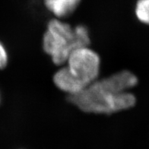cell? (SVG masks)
Here are the masks:
<instances>
[{
	"mask_svg": "<svg viewBox=\"0 0 149 149\" xmlns=\"http://www.w3.org/2000/svg\"><path fill=\"white\" fill-rule=\"evenodd\" d=\"M71 103L89 113L110 114L130 109L136 99L130 91L116 92L102 81L96 80L79 94L69 96Z\"/></svg>",
	"mask_w": 149,
	"mask_h": 149,
	"instance_id": "cell-1",
	"label": "cell"
},
{
	"mask_svg": "<svg viewBox=\"0 0 149 149\" xmlns=\"http://www.w3.org/2000/svg\"><path fill=\"white\" fill-rule=\"evenodd\" d=\"M102 81L110 89L116 92H126L135 87L138 83L137 77L133 73L123 70L102 79Z\"/></svg>",
	"mask_w": 149,
	"mask_h": 149,
	"instance_id": "cell-5",
	"label": "cell"
},
{
	"mask_svg": "<svg viewBox=\"0 0 149 149\" xmlns=\"http://www.w3.org/2000/svg\"><path fill=\"white\" fill-rule=\"evenodd\" d=\"M135 14L139 22L149 25V0H138Z\"/></svg>",
	"mask_w": 149,
	"mask_h": 149,
	"instance_id": "cell-7",
	"label": "cell"
},
{
	"mask_svg": "<svg viewBox=\"0 0 149 149\" xmlns=\"http://www.w3.org/2000/svg\"><path fill=\"white\" fill-rule=\"evenodd\" d=\"M74 27L63 19L53 18L43 33L42 47L55 65H63L73 49L83 47Z\"/></svg>",
	"mask_w": 149,
	"mask_h": 149,
	"instance_id": "cell-2",
	"label": "cell"
},
{
	"mask_svg": "<svg viewBox=\"0 0 149 149\" xmlns=\"http://www.w3.org/2000/svg\"><path fill=\"white\" fill-rule=\"evenodd\" d=\"M9 56L6 45L0 40V70H3L8 65Z\"/></svg>",
	"mask_w": 149,
	"mask_h": 149,
	"instance_id": "cell-8",
	"label": "cell"
},
{
	"mask_svg": "<svg viewBox=\"0 0 149 149\" xmlns=\"http://www.w3.org/2000/svg\"><path fill=\"white\" fill-rule=\"evenodd\" d=\"M64 65L88 86L99 78L101 59L99 54L88 46L73 49Z\"/></svg>",
	"mask_w": 149,
	"mask_h": 149,
	"instance_id": "cell-3",
	"label": "cell"
},
{
	"mask_svg": "<svg viewBox=\"0 0 149 149\" xmlns=\"http://www.w3.org/2000/svg\"><path fill=\"white\" fill-rule=\"evenodd\" d=\"M81 0H43V5L56 18L63 19L72 14Z\"/></svg>",
	"mask_w": 149,
	"mask_h": 149,
	"instance_id": "cell-6",
	"label": "cell"
},
{
	"mask_svg": "<svg viewBox=\"0 0 149 149\" xmlns=\"http://www.w3.org/2000/svg\"><path fill=\"white\" fill-rule=\"evenodd\" d=\"M1 101H2V95H1V91H0V104H1Z\"/></svg>",
	"mask_w": 149,
	"mask_h": 149,
	"instance_id": "cell-9",
	"label": "cell"
},
{
	"mask_svg": "<svg viewBox=\"0 0 149 149\" xmlns=\"http://www.w3.org/2000/svg\"><path fill=\"white\" fill-rule=\"evenodd\" d=\"M53 80L56 88L69 94V96L79 94L87 87L71 72L66 65H63L56 72Z\"/></svg>",
	"mask_w": 149,
	"mask_h": 149,
	"instance_id": "cell-4",
	"label": "cell"
}]
</instances>
